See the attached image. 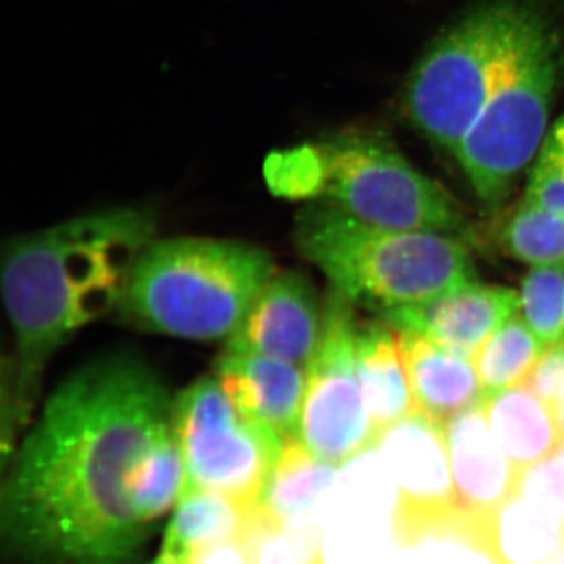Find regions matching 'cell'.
Listing matches in <instances>:
<instances>
[{
	"label": "cell",
	"mask_w": 564,
	"mask_h": 564,
	"mask_svg": "<svg viewBox=\"0 0 564 564\" xmlns=\"http://www.w3.org/2000/svg\"><path fill=\"white\" fill-rule=\"evenodd\" d=\"M174 399L135 356L69 373L13 454L0 530L18 564H140L151 527L133 510L131 478L173 430Z\"/></svg>",
	"instance_id": "6da1fadb"
},
{
	"label": "cell",
	"mask_w": 564,
	"mask_h": 564,
	"mask_svg": "<svg viewBox=\"0 0 564 564\" xmlns=\"http://www.w3.org/2000/svg\"><path fill=\"white\" fill-rule=\"evenodd\" d=\"M154 234L150 210L117 207L70 218L9 245L2 299L17 345L13 419L24 421L52 355L84 326L120 306Z\"/></svg>",
	"instance_id": "7a4b0ae2"
},
{
	"label": "cell",
	"mask_w": 564,
	"mask_h": 564,
	"mask_svg": "<svg viewBox=\"0 0 564 564\" xmlns=\"http://www.w3.org/2000/svg\"><path fill=\"white\" fill-rule=\"evenodd\" d=\"M263 180L280 198L332 204L378 228L466 231L454 198L375 133H344L272 152L263 162Z\"/></svg>",
	"instance_id": "3957f363"
},
{
	"label": "cell",
	"mask_w": 564,
	"mask_h": 564,
	"mask_svg": "<svg viewBox=\"0 0 564 564\" xmlns=\"http://www.w3.org/2000/svg\"><path fill=\"white\" fill-rule=\"evenodd\" d=\"M295 243L329 289L380 315L478 282L458 237L378 228L332 204L300 212Z\"/></svg>",
	"instance_id": "277c9868"
},
{
	"label": "cell",
	"mask_w": 564,
	"mask_h": 564,
	"mask_svg": "<svg viewBox=\"0 0 564 564\" xmlns=\"http://www.w3.org/2000/svg\"><path fill=\"white\" fill-rule=\"evenodd\" d=\"M278 272L254 245L212 237L154 239L120 303L140 328L188 340H226Z\"/></svg>",
	"instance_id": "5b68a950"
},
{
	"label": "cell",
	"mask_w": 564,
	"mask_h": 564,
	"mask_svg": "<svg viewBox=\"0 0 564 564\" xmlns=\"http://www.w3.org/2000/svg\"><path fill=\"white\" fill-rule=\"evenodd\" d=\"M564 74V36L552 14L532 0L510 55L477 120L454 155L488 206L507 198L541 151Z\"/></svg>",
	"instance_id": "8992f818"
},
{
	"label": "cell",
	"mask_w": 564,
	"mask_h": 564,
	"mask_svg": "<svg viewBox=\"0 0 564 564\" xmlns=\"http://www.w3.org/2000/svg\"><path fill=\"white\" fill-rule=\"evenodd\" d=\"M532 0H486L433 41L404 90L414 128L454 154L484 109Z\"/></svg>",
	"instance_id": "52a82bcc"
},
{
	"label": "cell",
	"mask_w": 564,
	"mask_h": 564,
	"mask_svg": "<svg viewBox=\"0 0 564 564\" xmlns=\"http://www.w3.org/2000/svg\"><path fill=\"white\" fill-rule=\"evenodd\" d=\"M173 432L184 463L182 496L220 494L259 510L284 441L280 434L243 414L214 377L177 393Z\"/></svg>",
	"instance_id": "ba28073f"
},
{
	"label": "cell",
	"mask_w": 564,
	"mask_h": 564,
	"mask_svg": "<svg viewBox=\"0 0 564 564\" xmlns=\"http://www.w3.org/2000/svg\"><path fill=\"white\" fill-rule=\"evenodd\" d=\"M321 343L306 366V391L296 437L336 469L377 451L378 434L367 410L358 359L355 304L329 289Z\"/></svg>",
	"instance_id": "9c48e42d"
},
{
	"label": "cell",
	"mask_w": 564,
	"mask_h": 564,
	"mask_svg": "<svg viewBox=\"0 0 564 564\" xmlns=\"http://www.w3.org/2000/svg\"><path fill=\"white\" fill-rule=\"evenodd\" d=\"M377 454L397 489L392 529L458 507L444 422L415 410L380 433Z\"/></svg>",
	"instance_id": "30bf717a"
},
{
	"label": "cell",
	"mask_w": 564,
	"mask_h": 564,
	"mask_svg": "<svg viewBox=\"0 0 564 564\" xmlns=\"http://www.w3.org/2000/svg\"><path fill=\"white\" fill-rule=\"evenodd\" d=\"M325 304L304 274L276 272L263 285L225 351L269 356L306 367L323 332Z\"/></svg>",
	"instance_id": "8fae6325"
},
{
	"label": "cell",
	"mask_w": 564,
	"mask_h": 564,
	"mask_svg": "<svg viewBox=\"0 0 564 564\" xmlns=\"http://www.w3.org/2000/svg\"><path fill=\"white\" fill-rule=\"evenodd\" d=\"M521 311V293L480 282L413 306L381 314L400 333L417 334L473 361L508 318Z\"/></svg>",
	"instance_id": "7c38bea8"
},
{
	"label": "cell",
	"mask_w": 564,
	"mask_h": 564,
	"mask_svg": "<svg viewBox=\"0 0 564 564\" xmlns=\"http://www.w3.org/2000/svg\"><path fill=\"white\" fill-rule=\"evenodd\" d=\"M444 430L458 507L496 529L497 514L518 496L522 474L497 444L484 404L448 419Z\"/></svg>",
	"instance_id": "4fadbf2b"
},
{
	"label": "cell",
	"mask_w": 564,
	"mask_h": 564,
	"mask_svg": "<svg viewBox=\"0 0 564 564\" xmlns=\"http://www.w3.org/2000/svg\"><path fill=\"white\" fill-rule=\"evenodd\" d=\"M215 380L248 417L282 440L296 436L306 391V367L269 356L228 352L215 364Z\"/></svg>",
	"instance_id": "5bb4252c"
},
{
	"label": "cell",
	"mask_w": 564,
	"mask_h": 564,
	"mask_svg": "<svg viewBox=\"0 0 564 564\" xmlns=\"http://www.w3.org/2000/svg\"><path fill=\"white\" fill-rule=\"evenodd\" d=\"M415 410L445 422L486 400L474 362L411 333H397Z\"/></svg>",
	"instance_id": "9a60e30c"
},
{
	"label": "cell",
	"mask_w": 564,
	"mask_h": 564,
	"mask_svg": "<svg viewBox=\"0 0 564 564\" xmlns=\"http://www.w3.org/2000/svg\"><path fill=\"white\" fill-rule=\"evenodd\" d=\"M392 543L395 564H507L496 529L459 507L392 529Z\"/></svg>",
	"instance_id": "2e32d148"
},
{
	"label": "cell",
	"mask_w": 564,
	"mask_h": 564,
	"mask_svg": "<svg viewBox=\"0 0 564 564\" xmlns=\"http://www.w3.org/2000/svg\"><path fill=\"white\" fill-rule=\"evenodd\" d=\"M484 410L497 444L519 473L558 455L562 426L554 410L529 386L494 393L485 400Z\"/></svg>",
	"instance_id": "e0dca14e"
},
{
	"label": "cell",
	"mask_w": 564,
	"mask_h": 564,
	"mask_svg": "<svg viewBox=\"0 0 564 564\" xmlns=\"http://www.w3.org/2000/svg\"><path fill=\"white\" fill-rule=\"evenodd\" d=\"M356 359L367 410L378 434L415 411L397 334L388 323L359 322Z\"/></svg>",
	"instance_id": "ac0fdd59"
},
{
	"label": "cell",
	"mask_w": 564,
	"mask_h": 564,
	"mask_svg": "<svg viewBox=\"0 0 564 564\" xmlns=\"http://www.w3.org/2000/svg\"><path fill=\"white\" fill-rule=\"evenodd\" d=\"M254 513L229 497L212 492L184 494L151 564H185L209 545L248 538Z\"/></svg>",
	"instance_id": "d6986e66"
},
{
	"label": "cell",
	"mask_w": 564,
	"mask_h": 564,
	"mask_svg": "<svg viewBox=\"0 0 564 564\" xmlns=\"http://www.w3.org/2000/svg\"><path fill=\"white\" fill-rule=\"evenodd\" d=\"M336 473V467L314 455L299 437H285L256 521L269 529L288 527L314 507Z\"/></svg>",
	"instance_id": "ffe728a7"
},
{
	"label": "cell",
	"mask_w": 564,
	"mask_h": 564,
	"mask_svg": "<svg viewBox=\"0 0 564 564\" xmlns=\"http://www.w3.org/2000/svg\"><path fill=\"white\" fill-rule=\"evenodd\" d=\"M545 348L522 315L518 313L508 318L473 359L486 399L505 389L524 384Z\"/></svg>",
	"instance_id": "44dd1931"
},
{
	"label": "cell",
	"mask_w": 564,
	"mask_h": 564,
	"mask_svg": "<svg viewBox=\"0 0 564 564\" xmlns=\"http://www.w3.org/2000/svg\"><path fill=\"white\" fill-rule=\"evenodd\" d=\"M496 541L507 564H547L564 549V525L516 496L496 519Z\"/></svg>",
	"instance_id": "7402d4cb"
},
{
	"label": "cell",
	"mask_w": 564,
	"mask_h": 564,
	"mask_svg": "<svg viewBox=\"0 0 564 564\" xmlns=\"http://www.w3.org/2000/svg\"><path fill=\"white\" fill-rule=\"evenodd\" d=\"M184 492V463L174 432L162 436L137 466L131 478L133 510L151 529L176 508Z\"/></svg>",
	"instance_id": "603a6c76"
},
{
	"label": "cell",
	"mask_w": 564,
	"mask_h": 564,
	"mask_svg": "<svg viewBox=\"0 0 564 564\" xmlns=\"http://www.w3.org/2000/svg\"><path fill=\"white\" fill-rule=\"evenodd\" d=\"M503 251L533 267L564 261V215L522 202L499 229Z\"/></svg>",
	"instance_id": "cb8c5ba5"
},
{
	"label": "cell",
	"mask_w": 564,
	"mask_h": 564,
	"mask_svg": "<svg viewBox=\"0 0 564 564\" xmlns=\"http://www.w3.org/2000/svg\"><path fill=\"white\" fill-rule=\"evenodd\" d=\"M522 318L545 347L564 343V261L534 267L522 281Z\"/></svg>",
	"instance_id": "d4e9b609"
},
{
	"label": "cell",
	"mask_w": 564,
	"mask_h": 564,
	"mask_svg": "<svg viewBox=\"0 0 564 564\" xmlns=\"http://www.w3.org/2000/svg\"><path fill=\"white\" fill-rule=\"evenodd\" d=\"M518 496L564 525V467L558 456L525 469Z\"/></svg>",
	"instance_id": "484cf974"
},
{
	"label": "cell",
	"mask_w": 564,
	"mask_h": 564,
	"mask_svg": "<svg viewBox=\"0 0 564 564\" xmlns=\"http://www.w3.org/2000/svg\"><path fill=\"white\" fill-rule=\"evenodd\" d=\"M525 199L534 206L564 215V165L544 143L530 176Z\"/></svg>",
	"instance_id": "4316f807"
},
{
	"label": "cell",
	"mask_w": 564,
	"mask_h": 564,
	"mask_svg": "<svg viewBox=\"0 0 564 564\" xmlns=\"http://www.w3.org/2000/svg\"><path fill=\"white\" fill-rule=\"evenodd\" d=\"M185 564H256V560L247 538H240L202 549Z\"/></svg>",
	"instance_id": "83f0119b"
},
{
	"label": "cell",
	"mask_w": 564,
	"mask_h": 564,
	"mask_svg": "<svg viewBox=\"0 0 564 564\" xmlns=\"http://www.w3.org/2000/svg\"><path fill=\"white\" fill-rule=\"evenodd\" d=\"M549 406L554 410L556 419H558L560 426H562L564 433V377L563 380L560 381L558 388H556L551 402H549Z\"/></svg>",
	"instance_id": "f1b7e54d"
},
{
	"label": "cell",
	"mask_w": 564,
	"mask_h": 564,
	"mask_svg": "<svg viewBox=\"0 0 564 564\" xmlns=\"http://www.w3.org/2000/svg\"><path fill=\"white\" fill-rule=\"evenodd\" d=\"M310 564H325V560H323L322 549H318L317 554L314 555V558L311 560Z\"/></svg>",
	"instance_id": "f546056e"
},
{
	"label": "cell",
	"mask_w": 564,
	"mask_h": 564,
	"mask_svg": "<svg viewBox=\"0 0 564 564\" xmlns=\"http://www.w3.org/2000/svg\"><path fill=\"white\" fill-rule=\"evenodd\" d=\"M558 459H560V463H562V466L564 467V440H563V444H562V447H560V452H558Z\"/></svg>",
	"instance_id": "4dcf8cb0"
}]
</instances>
